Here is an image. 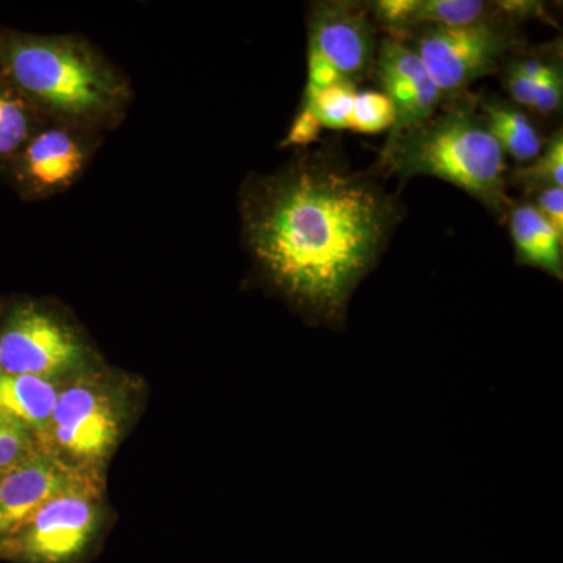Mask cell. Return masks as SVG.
Returning <instances> with one entry per match:
<instances>
[{
    "label": "cell",
    "mask_w": 563,
    "mask_h": 563,
    "mask_svg": "<svg viewBox=\"0 0 563 563\" xmlns=\"http://www.w3.org/2000/svg\"><path fill=\"white\" fill-rule=\"evenodd\" d=\"M103 476L52 496L7 539L0 559L16 563H79L102 525Z\"/></svg>",
    "instance_id": "cell-6"
},
{
    "label": "cell",
    "mask_w": 563,
    "mask_h": 563,
    "mask_svg": "<svg viewBox=\"0 0 563 563\" xmlns=\"http://www.w3.org/2000/svg\"><path fill=\"white\" fill-rule=\"evenodd\" d=\"M95 476L102 474L70 465L41 448L0 474V542L52 496Z\"/></svg>",
    "instance_id": "cell-10"
},
{
    "label": "cell",
    "mask_w": 563,
    "mask_h": 563,
    "mask_svg": "<svg viewBox=\"0 0 563 563\" xmlns=\"http://www.w3.org/2000/svg\"><path fill=\"white\" fill-rule=\"evenodd\" d=\"M11 79L57 113L98 120L117 110L125 90L117 74L68 38H14L0 52Z\"/></svg>",
    "instance_id": "cell-3"
},
{
    "label": "cell",
    "mask_w": 563,
    "mask_h": 563,
    "mask_svg": "<svg viewBox=\"0 0 563 563\" xmlns=\"http://www.w3.org/2000/svg\"><path fill=\"white\" fill-rule=\"evenodd\" d=\"M25 173L44 190L66 187L85 165V151L79 141L62 129L40 133L25 151Z\"/></svg>",
    "instance_id": "cell-14"
},
{
    "label": "cell",
    "mask_w": 563,
    "mask_h": 563,
    "mask_svg": "<svg viewBox=\"0 0 563 563\" xmlns=\"http://www.w3.org/2000/svg\"><path fill=\"white\" fill-rule=\"evenodd\" d=\"M563 101V66L561 41L554 44L542 73L533 81V109L543 117L558 113Z\"/></svg>",
    "instance_id": "cell-18"
},
{
    "label": "cell",
    "mask_w": 563,
    "mask_h": 563,
    "mask_svg": "<svg viewBox=\"0 0 563 563\" xmlns=\"http://www.w3.org/2000/svg\"><path fill=\"white\" fill-rule=\"evenodd\" d=\"M377 27L366 2L320 0L310 5L309 79L306 92L335 84L358 87L372 77L376 60Z\"/></svg>",
    "instance_id": "cell-7"
},
{
    "label": "cell",
    "mask_w": 563,
    "mask_h": 563,
    "mask_svg": "<svg viewBox=\"0 0 563 563\" xmlns=\"http://www.w3.org/2000/svg\"><path fill=\"white\" fill-rule=\"evenodd\" d=\"M31 120L16 98L0 92V155L10 154L27 139Z\"/></svg>",
    "instance_id": "cell-20"
},
{
    "label": "cell",
    "mask_w": 563,
    "mask_h": 563,
    "mask_svg": "<svg viewBox=\"0 0 563 563\" xmlns=\"http://www.w3.org/2000/svg\"><path fill=\"white\" fill-rule=\"evenodd\" d=\"M393 38L412 49L431 73L444 99L465 95L474 81L501 70L525 46L518 24L501 13L462 25H421Z\"/></svg>",
    "instance_id": "cell-5"
},
{
    "label": "cell",
    "mask_w": 563,
    "mask_h": 563,
    "mask_svg": "<svg viewBox=\"0 0 563 563\" xmlns=\"http://www.w3.org/2000/svg\"><path fill=\"white\" fill-rule=\"evenodd\" d=\"M531 166L518 168L512 176L507 177V184L521 188L525 195H536L543 188H563V133L558 129L543 144V150L532 161Z\"/></svg>",
    "instance_id": "cell-16"
},
{
    "label": "cell",
    "mask_w": 563,
    "mask_h": 563,
    "mask_svg": "<svg viewBox=\"0 0 563 563\" xmlns=\"http://www.w3.org/2000/svg\"><path fill=\"white\" fill-rule=\"evenodd\" d=\"M63 384L27 374L0 372V417L27 429L40 448L43 446Z\"/></svg>",
    "instance_id": "cell-12"
},
{
    "label": "cell",
    "mask_w": 563,
    "mask_h": 563,
    "mask_svg": "<svg viewBox=\"0 0 563 563\" xmlns=\"http://www.w3.org/2000/svg\"><path fill=\"white\" fill-rule=\"evenodd\" d=\"M504 88L509 92L510 101L521 109H533V81L515 65L512 58H507L501 70Z\"/></svg>",
    "instance_id": "cell-22"
},
{
    "label": "cell",
    "mask_w": 563,
    "mask_h": 563,
    "mask_svg": "<svg viewBox=\"0 0 563 563\" xmlns=\"http://www.w3.org/2000/svg\"><path fill=\"white\" fill-rule=\"evenodd\" d=\"M479 109L504 154H509L517 163L536 161L544 141L528 111L496 96L479 98Z\"/></svg>",
    "instance_id": "cell-15"
},
{
    "label": "cell",
    "mask_w": 563,
    "mask_h": 563,
    "mask_svg": "<svg viewBox=\"0 0 563 563\" xmlns=\"http://www.w3.org/2000/svg\"><path fill=\"white\" fill-rule=\"evenodd\" d=\"M495 5L503 16L515 24H520L526 20L550 21V16L544 10V3L537 2V0H496Z\"/></svg>",
    "instance_id": "cell-25"
},
{
    "label": "cell",
    "mask_w": 563,
    "mask_h": 563,
    "mask_svg": "<svg viewBox=\"0 0 563 563\" xmlns=\"http://www.w3.org/2000/svg\"><path fill=\"white\" fill-rule=\"evenodd\" d=\"M372 77L395 113L387 140L428 121L444 101L421 58L393 36L379 40Z\"/></svg>",
    "instance_id": "cell-9"
},
{
    "label": "cell",
    "mask_w": 563,
    "mask_h": 563,
    "mask_svg": "<svg viewBox=\"0 0 563 563\" xmlns=\"http://www.w3.org/2000/svg\"><path fill=\"white\" fill-rule=\"evenodd\" d=\"M406 209L383 174L352 168L340 140L301 147L244 185V244L263 282L307 324L343 331Z\"/></svg>",
    "instance_id": "cell-1"
},
{
    "label": "cell",
    "mask_w": 563,
    "mask_h": 563,
    "mask_svg": "<svg viewBox=\"0 0 563 563\" xmlns=\"http://www.w3.org/2000/svg\"><path fill=\"white\" fill-rule=\"evenodd\" d=\"M36 450L40 444L27 429L0 417V474L25 461Z\"/></svg>",
    "instance_id": "cell-21"
},
{
    "label": "cell",
    "mask_w": 563,
    "mask_h": 563,
    "mask_svg": "<svg viewBox=\"0 0 563 563\" xmlns=\"http://www.w3.org/2000/svg\"><path fill=\"white\" fill-rule=\"evenodd\" d=\"M131 409L128 383L92 366L62 385L41 450L102 474L124 435Z\"/></svg>",
    "instance_id": "cell-4"
},
{
    "label": "cell",
    "mask_w": 563,
    "mask_h": 563,
    "mask_svg": "<svg viewBox=\"0 0 563 563\" xmlns=\"http://www.w3.org/2000/svg\"><path fill=\"white\" fill-rule=\"evenodd\" d=\"M357 91L358 88L354 85H331L321 90L306 92L301 107L312 111L321 128L347 131Z\"/></svg>",
    "instance_id": "cell-17"
},
{
    "label": "cell",
    "mask_w": 563,
    "mask_h": 563,
    "mask_svg": "<svg viewBox=\"0 0 563 563\" xmlns=\"http://www.w3.org/2000/svg\"><path fill=\"white\" fill-rule=\"evenodd\" d=\"M395 113L390 101L377 91H357L347 131L377 133L390 131Z\"/></svg>",
    "instance_id": "cell-19"
},
{
    "label": "cell",
    "mask_w": 563,
    "mask_h": 563,
    "mask_svg": "<svg viewBox=\"0 0 563 563\" xmlns=\"http://www.w3.org/2000/svg\"><path fill=\"white\" fill-rule=\"evenodd\" d=\"M385 35L421 25H462L498 14L495 2L484 0H373L366 2Z\"/></svg>",
    "instance_id": "cell-11"
},
{
    "label": "cell",
    "mask_w": 563,
    "mask_h": 563,
    "mask_svg": "<svg viewBox=\"0 0 563 563\" xmlns=\"http://www.w3.org/2000/svg\"><path fill=\"white\" fill-rule=\"evenodd\" d=\"M533 196H536V203L531 202L532 206L553 225L555 232L563 236V188H543Z\"/></svg>",
    "instance_id": "cell-24"
},
{
    "label": "cell",
    "mask_w": 563,
    "mask_h": 563,
    "mask_svg": "<svg viewBox=\"0 0 563 563\" xmlns=\"http://www.w3.org/2000/svg\"><path fill=\"white\" fill-rule=\"evenodd\" d=\"M518 265L531 266L563 279V236L555 232L531 202H515L509 211Z\"/></svg>",
    "instance_id": "cell-13"
},
{
    "label": "cell",
    "mask_w": 563,
    "mask_h": 563,
    "mask_svg": "<svg viewBox=\"0 0 563 563\" xmlns=\"http://www.w3.org/2000/svg\"><path fill=\"white\" fill-rule=\"evenodd\" d=\"M321 129L320 121L314 118L312 111L301 107L292 121L287 139L282 141V147L298 146L301 150V147L318 143Z\"/></svg>",
    "instance_id": "cell-23"
},
{
    "label": "cell",
    "mask_w": 563,
    "mask_h": 563,
    "mask_svg": "<svg viewBox=\"0 0 563 563\" xmlns=\"http://www.w3.org/2000/svg\"><path fill=\"white\" fill-rule=\"evenodd\" d=\"M92 366L91 351L80 333L46 307H16L0 328L2 373L66 383Z\"/></svg>",
    "instance_id": "cell-8"
},
{
    "label": "cell",
    "mask_w": 563,
    "mask_h": 563,
    "mask_svg": "<svg viewBox=\"0 0 563 563\" xmlns=\"http://www.w3.org/2000/svg\"><path fill=\"white\" fill-rule=\"evenodd\" d=\"M376 172L406 184L429 176L472 196L499 221L507 220L514 199L507 195V163L472 92L444 99L428 121L385 140Z\"/></svg>",
    "instance_id": "cell-2"
}]
</instances>
